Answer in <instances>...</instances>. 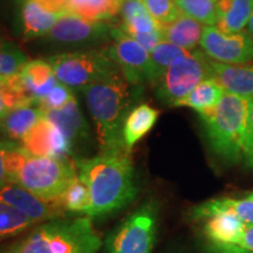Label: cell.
I'll return each mask as SVG.
<instances>
[{
  "instance_id": "cell-12",
  "label": "cell",
  "mask_w": 253,
  "mask_h": 253,
  "mask_svg": "<svg viewBox=\"0 0 253 253\" xmlns=\"http://www.w3.org/2000/svg\"><path fill=\"white\" fill-rule=\"evenodd\" d=\"M0 201L17 208L36 221L38 225L61 218L67 213L61 198L46 199L39 197L14 183H7L0 188Z\"/></svg>"
},
{
  "instance_id": "cell-38",
  "label": "cell",
  "mask_w": 253,
  "mask_h": 253,
  "mask_svg": "<svg viewBox=\"0 0 253 253\" xmlns=\"http://www.w3.org/2000/svg\"><path fill=\"white\" fill-rule=\"evenodd\" d=\"M237 246L246 250V251L253 252V225L246 224L242 238L239 240V244Z\"/></svg>"
},
{
  "instance_id": "cell-2",
  "label": "cell",
  "mask_w": 253,
  "mask_h": 253,
  "mask_svg": "<svg viewBox=\"0 0 253 253\" xmlns=\"http://www.w3.org/2000/svg\"><path fill=\"white\" fill-rule=\"evenodd\" d=\"M131 84L121 71L84 88L87 107L93 119L101 151L126 150L123 123L132 102Z\"/></svg>"
},
{
  "instance_id": "cell-43",
  "label": "cell",
  "mask_w": 253,
  "mask_h": 253,
  "mask_svg": "<svg viewBox=\"0 0 253 253\" xmlns=\"http://www.w3.org/2000/svg\"><path fill=\"white\" fill-rule=\"evenodd\" d=\"M4 253H17V252H15V251H14V250H13V249H12V248H9V249L7 250V251H5Z\"/></svg>"
},
{
  "instance_id": "cell-7",
  "label": "cell",
  "mask_w": 253,
  "mask_h": 253,
  "mask_svg": "<svg viewBox=\"0 0 253 253\" xmlns=\"http://www.w3.org/2000/svg\"><path fill=\"white\" fill-rule=\"evenodd\" d=\"M158 227V205L144 202L116 226L104 242V253H151Z\"/></svg>"
},
{
  "instance_id": "cell-41",
  "label": "cell",
  "mask_w": 253,
  "mask_h": 253,
  "mask_svg": "<svg viewBox=\"0 0 253 253\" xmlns=\"http://www.w3.org/2000/svg\"><path fill=\"white\" fill-rule=\"evenodd\" d=\"M248 32L250 33V36H251L252 40H253V14H252V17H251V19H250V21H249Z\"/></svg>"
},
{
  "instance_id": "cell-14",
  "label": "cell",
  "mask_w": 253,
  "mask_h": 253,
  "mask_svg": "<svg viewBox=\"0 0 253 253\" xmlns=\"http://www.w3.org/2000/svg\"><path fill=\"white\" fill-rule=\"evenodd\" d=\"M211 78L216 79L226 93L253 99V65H229L209 61Z\"/></svg>"
},
{
  "instance_id": "cell-27",
  "label": "cell",
  "mask_w": 253,
  "mask_h": 253,
  "mask_svg": "<svg viewBox=\"0 0 253 253\" xmlns=\"http://www.w3.org/2000/svg\"><path fill=\"white\" fill-rule=\"evenodd\" d=\"M38 224L17 208L0 201V242L12 238Z\"/></svg>"
},
{
  "instance_id": "cell-5",
  "label": "cell",
  "mask_w": 253,
  "mask_h": 253,
  "mask_svg": "<svg viewBox=\"0 0 253 253\" xmlns=\"http://www.w3.org/2000/svg\"><path fill=\"white\" fill-rule=\"evenodd\" d=\"M250 99L226 93L213 108L199 113L213 153L237 163L244 155Z\"/></svg>"
},
{
  "instance_id": "cell-17",
  "label": "cell",
  "mask_w": 253,
  "mask_h": 253,
  "mask_svg": "<svg viewBox=\"0 0 253 253\" xmlns=\"http://www.w3.org/2000/svg\"><path fill=\"white\" fill-rule=\"evenodd\" d=\"M218 213H231L238 217L243 223L253 225V199L213 198L195 207L190 216L194 220H205Z\"/></svg>"
},
{
  "instance_id": "cell-18",
  "label": "cell",
  "mask_w": 253,
  "mask_h": 253,
  "mask_svg": "<svg viewBox=\"0 0 253 253\" xmlns=\"http://www.w3.org/2000/svg\"><path fill=\"white\" fill-rule=\"evenodd\" d=\"M63 14L66 13L49 11L34 0H24L21 8L23 39L28 41L39 37H46Z\"/></svg>"
},
{
  "instance_id": "cell-37",
  "label": "cell",
  "mask_w": 253,
  "mask_h": 253,
  "mask_svg": "<svg viewBox=\"0 0 253 253\" xmlns=\"http://www.w3.org/2000/svg\"><path fill=\"white\" fill-rule=\"evenodd\" d=\"M38 4L56 13H71L69 0H34Z\"/></svg>"
},
{
  "instance_id": "cell-19",
  "label": "cell",
  "mask_w": 253,
  "mask_h": 253,
  "mask_svg": "<svg viewBox=\"0 0 253 253\" xmlns=\"http://www.w3.org/2000/svg\"><path fill=\"white\" fill-rule=\"evenodd\" d=\"M158 115V110L148 103L138 104L129 112L122 129L123 142L126 150L131 153L135 144L138 143L156 125Z\"/></svg>"
},
{
  "instance_id": "cell-26",
  "label": "cell",
  "mask_w": 253,
  "mask_h": 253,
  "mask_svg": "<svg viewBox=\"0 0 253 253\" xmlns=\"http://www.w3.org/2000/svg\"><path fill=\"white\" fill-rule=\"evenodd\" d=\"M125 0H69V12L94 21H109L120 14Z\"/></svg>"
},
{
  "instance_id": "cell-30",
  "label": "cell",
  "mask_w": 253,
  "mask_h": 253,
  "mask_svg": "<svg viewBox=\"0 0 253 253\" xmlns=\"http://www.w3.org/2000/svg\"><path fill=\"white\" fill-rule=\"evenodd\" d=\"M182 14L204 26L217 25V0H176Z\"/></svg>"
},
{
  "instance_id": "cell-32",
  "label": "cell",
  "mask_w": 253,
  "mask_h": 253,
  "mask_svg": "<svg viewBox=\"0 0 253 253\" xmlns=\"http://www.w3.org/2000/svg\"><path fill=\"white\" fill-rule=\"evenodd\" d=\"M143 1L151 17L162 26L171 24L182 14L176 4V0H143Z\"/></svg>"
},
{
  "instance_id": "cell-46",
  "label": "cell",
  "mask_w": 253,
  "mask_h": 253,
  "mask_svg": "<svg viewBox=\"0 0 253 253\" xmlns=\"http://www.w3.org/2000/svg\"><path fill=\"white\" fill-rule=\"evenodd\" d=\"M252 164H253V163H252Z\"/></svg>"
},
{
  "instance_id": "cell-31",
  "label": "cell",
  "mask_w": 253,
  "mask_h": 253,
  "mask_svg": "<svg viewBox=\"0 0 253 253\" xmlns=\"http://www.w3.org/2000/svg\"><path fill=\"white\" fill-rule=\"evenodd\" d=\"M27 61V55L23 50L13 43H7L0 48V77L17 74Z\"/></svg>"
},
{
  "instance_id": "cell-22",
  "label": "cell",
  "mask_w": 253,
  "mask_h": 253,
  "mask_svg": "<svg viewBox=\"0 0 253 253\" xmlns=\"http://www.w3.org/2000/svg\"><path fill=\"white\" fill-rule=\"evenodd\" d=\"M253 14V0H217V25L225 33H237L248 27Z\"/></svg>"
},
{
  "instance_id": "cell-42",
  "label": "cell",
  "mask_w": 253,
  "mask_h": 253,
  "mask_svg": "<svg viewBox=\"0 0 253 253\" xmlns=\"http://www.w3.org/2000/svg\"><path fill=\"white\" fill-rule=\"evenodd\" d=\"M203 253H218V252H217V250H216V249H214V248H213V246L210 244V245H209V246H208V248H207V249H205V251H204Z\"/></svg>"
},
{
  "instance_id": "cell-11",
  "label": "cell",
  "mask_w": 253,
  "mask_h": 253,
  "mask_svg": "<svg viewBox=\"0 0 253 253\" xmlns=\"http://www.w3.org/2000/svg\"><path fill=\"white\" fill-rule=\"evenodd\" d=\"M21 147L34 156L52 157L58 160H72L74 151L59 126L43 113L40 121L21 140Z\"/></svg>"
},
{
  "instance_id": "cell-13",
  "label": "cell",
  "mask_w": 253,
  "mask_h": 253,
  "mask_svg": "<svg viewBox=\"0 0 253 253\" xmlns=\"http://www.w3.org/2000/svg\"><path fill=\"white\" fill-rule=\"evenodd\" d=\"M113 26L109 21H94L74 13H66L59 19L46 38L60 43H84L112 38Z\"/></svg>"
},
{
  "instance_id": "cell-3",
  "label": "cell",
  "mask_w": 253,
  "mask_h": 253,
  "mask_svg": "<svg viewBox=\"0 0 253 253\" xmlns=\"http://www.w3.org/2000/svg\"><path fill=\"white\" fill-rule=\"evenodd\" d=\"M8 182L46 199L63 195L78 176L75 160L34 156L17 142H12L6 155Z\"/></svg>"
},
{
  "instance_id": "cell-6",
  "label": "cell",
  "mask_w": 253,
  "mask_h": 253,
  "mask_svg": "<svg viewBox=\"0 0 253 253\" xmlns=\"http://www.w3.org/2000/svg\"><path fill=\"white\" fill-rule=\"evenodd\" d=\"M47 61L54 69L58 81L74 90H84L94 82L120 71L108 48L62 53L50 56Z\"/></svg>"
},
{
  "instance_id": "cell-20",
  "label": "cell",
  "mask_w": 253,
  "mask_h": 253,
  "mask_svg": "<svg viewBox=\"0 0 253 253\" xmlns=\"http://www.w3.org/2000/svg\"><path fill=\"white\" fill-rule=\"evenodd\" d=\"M42 116L43 110L38 104L20 107L0 119V131L6 140L20 143Z\"/></svg>"
},
{
  "instance_id": "cell-8",
  "label": "cell",
  "mask_w": 253,
  "mask_h": 253,
  "mask_svg": "<svg viewBox=\"0 0 253 253\" xmlns=\"http://www.w3.org/2000/svg\"><path fill=\"white\" fill-rule=\"evenodd\" d=\"M210 58L203 50H195L181 61L173 63L157 82V96L164 103L175 106L205 79L211 78Z\"/></svg>"
},
{
  "instance_id": "cell-16",
  "label": "cell",
  "mask_w": 253,
  "mask_h": 253,
  "mask_svg": "<svg viewBox=\"0 0 253 253\" xmlns=\"http://www.w3.org/2000/svg\"><path fill=\"white\" fill-rule=\"evenodd\" d=\"M19 75L25 89L36 104H39L59 82L54 69L47 60H28Z\"/></svg>"
},
{
  "instance_id": "cell-23",
  "label": "cell",
  "mask_w": 253,
  "mask_h": 253,
  "mask_svg": "<svg viewBox=\"0 0 253 253\" xmlns=\"http://www.w3.org/2000/svg\"><path fill=\"white\" fill-rule=\"evenodd\" d=\"M204 26L194 19L181 14L171 24L162 26L163 40L186 50H191L201 43Z\"/></svg>"
},
{
  "instance_id": "cell-28",
  "label": "cell",
  "mask_w": 253,
  "mask_h": 253,
  "mask_svg": "<svg viewBox=\"0 0 253 253\" xmlns=\"http://www.w3.org/2000/svg\"><path fill=\"white\" fill-rule=\"evenodd\" d=\"M191 50H186L181 47L173 45V43L162 41L160 45H157L150 53L151 63H153L155 82H158L164 72L167 71L173 63L181 61L182 59L190 55Z\"/></svg>"
},
{
  "instance_id": "cell-35",
  "label": "cell",
  "mask_w": 253,
  "mask_h": 253,
  "mask_svg": "<svg viewBox=\"0 0 253 253\" xmlns=\"http://www.w3.org/2000/svg\"><path fill=\"white\" fill-rule=\"evenodd\" d=\"M244 155L253 163V99L250 100L248 113V126H246Z\"/></svg>"
},
{
  "instance_id": "cell-1",
  "label": "cell",
  "mask_w": 253,
  "mask_h": 253,
  "mask_svg": "<svg viewBox=\"0 0 253 253\" xmlns=\"http://www.w3.org/2000/svg\"><path fill=\"white\" fill-rule=\"evenodd\" d=\"M75 163L90 194L88 217L109 216L132 203L138 189L130 151H100L90 158H77Z\"/></svg>"
},
{
  "instance_id": "cell-29",
  "label": "cell",
  "mask_w": 253,
  "mask_h": 253,
  "mask_svg": "<svg viewBox=\"0 0 253 253\" xmlns=\"http://www.w3.org/2000/svg\"><path fill=\"white\" fill-rule=\"evenodd\" d=\"M60 198L66 212L84 213V216L89 213L91 205L89 190L79 175L73 179Z\"/></svg>"
},
{
  "instance_id": "cell-25",
  "label": "cell",
  "mask_w": 253,
  "mask_h": 253,
  "mask_svg": "<svg viewBox=\"0 0 253 253\" xmlns=\"http://www.w3.org/2000/svg\"><path fill=\"white\" fill-rule=\"evenodd\" d=\"M36 104L25 89L19 73L0 77V119L20 107Z\"/></svg>"
},
{
  "instance_id": "cell-4",
  "label": "cell",
  "mask_w": 253,
  "mask_h": 253,
  "mask_svg": "<svg viewBox=\"0 0 253 253\" xmlns=\"http://www.w3.org/2000/svg\"><path fill=\"white\" fill-rule=\"evenodd\" d=\"M102 240L91 218H56L34 227L11 246L17 253H97Z\"/></svg>"
},
{
  "instance_id": "cell-10",
  "label": "cell",
  "mask_w": 253,
  "mask_h": 253,
  "mask_svg": "<svg viewBox=\"0 0 253 253\" xmlns=\"http://www.w3.org/2000/svg\"><path fill=\"white\" fill-rule=\"evenodd\" d=\"M112 38L114 43L108 52L126 80L134 86L143 80L155 82L150 53L120 27L113 28Z\"/></svg>"
},
{
  "instance_id": "cell-40",
  "label": "cell",
  "mask_w": 253,
  "mask_h": 253,
  "mask_svg": "<svg viewBox=\"0 0 253 253\" xmlns=\"http://www.w3.org/2000/svg\"><path fill=\"white\" fill-rule=\"evenodd\" d=\"M7 43H9V41L7 40V38L2 34L1 30H0V48H2V47L7 45Z\"/></svg>"
},
{
  "instance_id": "cell-15",
  "label": "cell",
  "mask_w": 253,
  "mask_h": 253,
  "mask_svg": "<svg viewBox=\"0 0 253 253\" xmlns=\"http://www.w3.org/2000/svg\"><path fill=\"white\" fill-rule=\"evenodd\" d=\"M43 113L50 121L59 126L71 143L74 153L77 151V148L81 147L89 138V126L79 108L77 99L72 100L62 108L43 110Z\"/></svg>"
},
{
  "instance_id": "cell-21",
  "label": "cell",
  "mask_w": 253,
  "mask_h": 253,
  "mask_svg": "<svg viewBox=\"0 0 253 253\" xmlns=\"http://www.w3.org/2000/svg\"><path fill=\"white\" fill-rule=\"evenodd\" d=\"M238 217L231 213H218L205 219L204 233L212 245H238L245 229Z\"/></svg>"
},
{
  "instance_id": "cell-24",
  "label": "cell",
  "mask_w": 253,
  "mask_h": 253,
  "mask_svg": "<svg viewBox=\"0 0 253 253\" xmlns=\"http://www.w3.org/2000/svg\"><path fill=\"white\" fill-rule=\"evenodd\" d=\"M225 94L224 88L216 79H205L196 86L186 96L177 101L173 107H189L195 109L198 114L213 108Z\"/></svg>"
},
{
  "instance_id": "cell-44",
  "label": "cell",
  "mask_w": 253,
  "mask_h": 253,
  "mask_svg": "<svg viewBox=\"0 0 253 253\" xmlns=\"http://www.w3.org/2000/svg\"><path fill=\"white\" fill-rule=\"evenodd\" d=\"M248 198H251V199H253V191H252V192H250V194L248 195Z\"/></svg>"
},
{
  "instance_id": "cell-36",
  "label": "cell",
  "mask_w": 253,
  "mask_h": 253,
  "mask_svg": "<svg viewBox=\"0 0 253 253\" xmlns=\"http://www.w3.org/2000/svg\"><path fill=\"white\" fill-rule=\"evenodd\" d=\"M12 142L13 141H0V188H2L5 184L9 183L7 164H6V155H7V150L11 147Z\"/></svg>"
},
{
  "instance_id": "cell-9",
  "label": "cell",
  "mask_w": 253,
  "mask_h": 253,
  "mask_svg": "<svg viewBox=\"0 0 253 253\" xmlns=\"http://www.w3.org/2000/svg\"><path fill=\"white\" fill-rule=\"evenodd\" d=\"M199 46L208 58L217 62L240 65L253 61V40L245 30L225 33L217 26H204Z\"/></svg>"
},
{
  "instance_id": "cell-34",
  "label": "cell",
  "mask_w": 253,
  "mask_h": 253,
  "mask_svg": "<svg viewBox=\"0 0 253 253\" xmlns=\"http://www.w3.org/2000/svg\"><path fill=\"white\" fill-rule=\"evenodd\" d=\"M132 38L135 41H137L140 45L143 47L144 49H147L148 52L151 53L153 49L157 45H160L163 40V34H162V28L161 30L150 32V33H135L132 36H129Z\"/></svg>"
},
{
  "instance_id": "cell-45",
  "label": "cell",
  "mask_w": 253,
  "mask_h": 253,
  "mask_svg": "<svg viewBox=\"0 0 253 253\" xmlns=\"http://www.w3.org/2000/svg\"><path fill=\"white\" fill-rule=\"evenodd\" d=\"M0 134H1V131H0Z\"/></svg>"
},
{
  "instance_id": "cell-39",
  "label": "cell",
  "mask_w": 253,
  "mask_h": 253,
  "mask_svg": "<svg viewBox=\"0 0 253 253\" xmlns=\"http://www.w3.org/2000/svg\"><path fill=\"white\" fill-rule=\"evenodd\" d=\"M212 245V244H211ZM218 253H253L236 245H212Z\"/></svg>"
},
{
  "instance_id": "cell-33",
  "label": "cell",
  "mask_w": 253,
  "mask_h": 253,
  "mask_svg": "<svg viewBox=\"0 0 253 253\" xmlns=\"http://www.w3.org/2000/svg\"><path fill=\"white\" fill-rule=\"evenodd\" d=\"M74 99L75 95L71 88L58 82L38 106H40L43 110H55L65 107Z\"/></svg>"
}]
</instances>
